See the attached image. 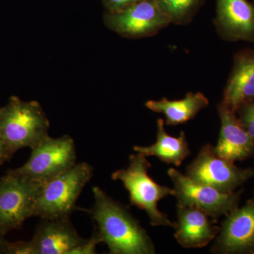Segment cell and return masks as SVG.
<instances>
[{"label": "cell", "instance_id": "cell-1", "mask_svg": "<svg viewBox=\"0 0 254 254\" xmlns=\"http://www.w3.org/2000/svg\"><path fill=\"white\" fill-rule=\"evenodd\" d=\"M94 204L90 210L95 230L110 254H154L153 240L128 208L98 187H93Z\"/></svg>", "mask_w": 254, "mask_h": 254}, {"label": "cell", "instance_id": "cell-2", "mask_svg": "<svg viewBox=\"0 0 254 254\" xmlns=\"http://www.w3.org/2000/svg\"><path fill=\"white\" fill-rule=\"evenodd\" d=\"M50 122L38 102L11 96L0 108V135L11 158L24 148H33L48 134Z\"/></svg>", "mask_w": 254, "mask_h": 254}, {"label": "cell", "instance_id": "cell-3", "mask_svg": "<svg viewBox=\"0 0 254 254\" xmlns=\"http://www.w3.org/2000/svg\"><path fill=\"white\" fill-rule=\"evenodd\" d=\"M151 167L145 155L137 153L130 155L128 167L115 171L112 179L123 184L129 194L131 204L144 210L150 225L175 229L176 222L171 221L158 208V202L168 195H174L175 190L158 185L149 176L148 170Z\"/></svg>", "mask_w": 254, "mask_h": 254}, {"label": "cell", "instance_id": "cell-4", "mask_svg": "<svg viewBox=\"0 0 254 254\" xmlns=\"http://www.w3.org/2000/svg\"><path fill=\"white\" fill-rule=\"evenodd\" d=\"M93 175V167L83 162L47 182L36 200L33 217L70 218L82 190Z\"/></svg>", "mask_w": 254, "mask_h": 254}, {"label": "cell", "instance_id": "cell-5", "mask_svg": "<svg viewBox=\"0 0 254 254\" xmlns=\"http://www.w3.org/2000/svg\"><path fill=\"white\" fill-rule=\"evenodd\" d=\"M45 184L10 170L0 177V233L6 236L33 217L35 204Z\"/></svg>", "mask_w": 254, "mask_h": 254}, {"label": "cell", "instance_id": "cell-6", "mask_svg": "<svg viewBox=\"0 0 254 254\" xmlns=\"http://www.w3.org/2000/svg\"><path fill=\"white\" fill-rule=\"evenodd\" d=\"M76 164V145L73 138L47 136L31 148V156L22 166L10 171L36 181L46 183Z\"/></svg>", "mask_w": 254, "mask_h": 254}, {"label": "cell", "instance_id": "cell-7", "mask_svg": "<svg viewBox=\"0 0 254 254\" xmlns=\"http://www.w3.org/2000/svg\"><path fill=\"white\" fill-rule=\"evenodd\" d=\"M168 175L173 183L177 206H190L205 212L215 223L222 215L238 208L244 190L222 193L213 187L196 183L176 169L170 168Z\"/></svg>", "mask_w": 254, "mask_h": 254}, {"label": "cell", "instance_id": "cell-8", "mask_svg": "<svg viewBox=\"0 0 254 254\" xmlns=\"http://www.w3.org/2000/svg\"><path fill=\"white\" fill-rule=\"evenodd\" d=\"M185 175L196 183L230 193L253 178L254 170L238 168L234 162L218 156L213 145L205 144L187 166Z\"/></svg>", "mask_w": 254, "mask_h": 254}, {"label": "cell", "instance_id": "cell-9", "mask_svg": "<svg viewBox=\"0 0 254 254\" xmlns=\"http://www.w3.org/2000/svg\"><path fill=\"white\" fill-rule=\"evenodd\" d=\"M86 240L69 218L41 219L31 240L10 242L7 254H72Z\"/></svg>", "mask_w": 254, "mask_h": 254}, {"label": "cell", "instance_id": "cell-10", "mask_svg": "<svg viewBox=\"0 0 254 254\" xmlns=\"http://www.w3.org/2000/svg\"><path fill=\"white\" fill-rule=\"evenodd\" d=\"M104 23L120 36L142 38L154 36L171 21L155 0H143L118 12H105Z\"/></svg>", "mask_w": 254, "mask_h": 254}, {"label": "cell", "instance_id": "cell-11", "mask_svg": "<svg viewBox=\"0 0 254 254\" xmlns=\"http://www.w3.org/2000/svg\"><path fill=\"white\" fill-rule=\"evenodd\" d=\"M210 252L215 254H254V195L242 208L227 214Z\"/></svg>", "mask_w": 254, "mask_h": 254}, {"label": "cell", "instance_id": "cell-12", "mask_svg": "<svg viewBox=\"0 0 254 254\" xmlns=\"http://www.w3.org/2000/svg\"><path fill=\"white\" fill-rule=\"evenodd\" d=\"M215 24L225 41L254 43V3L249 0H216Z\"/></svg>", "mask_w": 254, "mask_h": 254}, {"label": "cell", "instance_id": "cell-13", "mask_svg": "<svg viewBox=\"0 0 254 254\" xmlns=\"http://www.w3.org/2000/svg\"><path fill=\"white\" fill-rule=\"evenodd\" d=\"M221 123L218 143L214 147L215 153L230 161H242L254 153V141L245 129L237 113L222 103L218 106Z\"/></svg>", "mask_w": 254, "mask_h": 254}, {"label": "cell", "instance_id": "cell-14", "mask_svg": "<svg viewBox=\"0 0 254 254\" xmlns=\"http://www.w3.org/2000/svg\"><path fill=\"white\" fill-rule=\"evenodd\" d=\"M175 238L185 249L203 248L220 232V227L203 210L190 206H177Z\"/></svg>", "mask_w": 254, "mask_h": 254}, {"label": "cell", "instance_id": "cell-15", "mask_svg": "<svg viewBox=\"0 0 254 254\" xmlns=\"http://www.w3.org/2000/svg\"><path fill=\"white\" fill-rule=\"evenodd\" d=\"M254 99V50H241L235 55L231 73L220 103L237 113Z\"/></svg>", "mask_w": 254, "mask_h": 254}, {"label": "cell", "instance_id": "cell-16", "mask_svg": "<svg viewBox=\"0 0 254 254\" xmlns=\"http://www.w3.org/2000/svg\"><path fill=\"white\" fill-rule=\"evenodd\" d=\"M133 150L136 153H143L145 156H155L163 163L173 164L179 167L190 155V150L186 135L182 131L179 136H172L167 133L163 119L157 120L156 141L148 146L135 145Z\"/></svg>", "mask_w": 254, "mask_h": 254}, {"label": "cell", "instance_id": "cell-17", "mask_svg": "<svg viewBox=\"0 0 254 254\" xmlns=\"http://www.w3.org/2000/svg\"><path fill=\"white\" fill-rule=\"evenodd\" d=\"M209 100L203 93H187L181 100H170L164 98L160 100H149L145 103L148 109L162 113L166 118V125L176 126L187 123L197 114L208 106Z\"/></svg>", "mask_w": 254, "mask_h": 254}, {"label": "cell", "instance_id": "cell-18", "mask_svg": "<svg viewBox=\"0 0 254 254\" xmlns=\"http://www.w3.org/2000/svg\"><path fill=\"white\" fill-rule=\"evenodd\" d=\"M160 9L168 15L171 23L185 25L190 23L203 0H155Z\"/></svg>", "mask_w": 254, "mask_h": 254}, {"label": "cell", "instance_id": "cell-19", "mask_svg": "<svg viewBox=\"0 0 254 254\" xmlns=\"http://www.w3.org/2000/svg\"><path fill=\"white\" fill-rule=\"evenodd\" d=\"M101 240L98 232L94 230L91 238L87 239L86 242L73 250L72 254H96L97 245L101 243Z\"/></svg>", "mask_w": 254, "mask_h": 254}, {"label": "cell", "instance_id": "cell-20", "mask_svg": "<svg viewBox=\"0 0 254 254\" xmlns=\"http://www.w3.org/2000/svg\"><path fill=\"white\" fill-rule=\"evenodd\" d=\"M143 0H102L106 12H118Z\"/></svg>", "mask_w": 254, "mask_h": 254}, {"label": "cell", "instance_id": "cell-21", "mask_svg": "<svg viewBox=\"0 0 254 254\" xmlns=\"http://www.w3.org/2000/svg\"><path fill=\"white\" fill-rule=\"evenodd\" d=\"M237 115L242 126L254 141V116L243 109H239Z\"/></svg>", "mask_w": 254, "mask_h": 254}, {"label": "cell", "instance_id": "cell-22", "mask_svg": "<svg viewBox=\"0 0 254 254\" xmlns=\"http://www.w3.org/2000/svg\"><path fill=\"white\" fill-rule=\"evenodd\" d=\"M11 158L7 150H6V146H5L2 138L0 135V165H2L6 162L9 161Z\"/></svg>", "mask_w": 254, "mask_h": 254}, {"label": "cell", "instance_id": "cell-23", "mask_svg": "<svg viewBox=\"0 0 254 254\" xmlns=\"http://www.w3.org/2000/svg\"><path fill=\"white\" fill-rule=\"evenodd\" d=\"M10 242L5 238V235L0 233V254H7Z\"/></svg>", "mask_w": 254, "mask_h": 254}, {"label": "cell", "instance_id": "cell-24", "mask_svg": "<svg viewBox=\"0 0 254 254\" xmlns=\"http://www.w3.org/2000/svg\"><path fill=\"white\" fill-rule=\"evenodd\" d=\"M240 109L245 110L247 113H250L251 115L254 116V99L250 101V103H247V104L241 107Z\"/></svg>", "mask_w": 254, "mask_h": 254}]
</instances>
